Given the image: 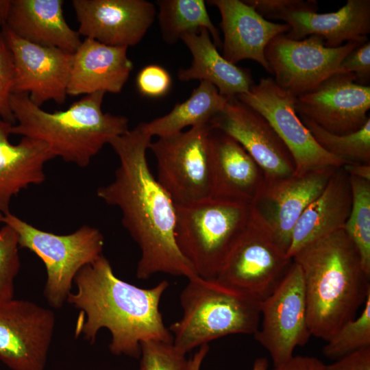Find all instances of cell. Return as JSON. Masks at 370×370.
Returning a JSON list of instances; mask_svg holds the SVG:
<instances>
[{"instance_id": "cell-1", "label": "cell", "mask_w": 370, "mask_h": 370, "mask_svg": "<svg viewBox=\"0 0 370 370\" xmlns=\"http://www.w3.org/2000/svg\"><path fill=\"white\" fill-rule=\"evenodd\" d=\"M151 136L143 123L113 138L110 145L119 159L114 179L97 190V196L118 207L122 224L140 250L136 277L147 280L158 273L198 276L175 240L176 206L151 173L147 150Z\"/></svg>"}, {"instance_id": "cell-2", "label": "cell", "mask_w": 370, "mask_h": 370, "mask_svg": "<svg viewBox=\"0 0 370 370\" xmlns=\"http://www.w3.org/2000/svg\"><path fill=\"white\" fill-rule=\"evenodd\" d=\"M66 301L79 310L75 334L90 343L106 328L111 334L110 351L115 355L138 358L142 342H173L159 309L161 297L169 286L162 280L143 288L117 278L103 255L77 273Z\"/></svg>"}, {"instance_id": "cell-3", "label": "cell", "mask_w": 370, "mask_h": 370, "mask_svg": "<svg viewBox=\"0 0 370 370\" xmlns=\"http://www.w3.org/2000/svg\"><path fill=\"white\" fill-rule=\"evenodd\" d=\"M292 260L302 272L311 336L326 342L363 306L370 276L343 229L306 244Z\"/></svg>"}, {"instance_id": "cell-4", "label": "cell", "mask_w": 370, "mask_h": 370, "mask_svg": "<svg viewBox=\"0 0 370 370\" xmlns=\"http://www.w3.org/2000/svg\"><path fill=\"white\" fill-rule=\"evenodd\" d=\"M85 95L67 109L47 112L25 93H12L10 106L15 120L11 134L42 140L52 153L66 162L86 167L103 147L128 130V119L103 112L104 95Z\"/></svg>"}, {"instance_id": "cell-5", "label": "cell", "mask_w": 370, "mask_h": 370, "mask_svg": "<svg viewBox=\"0 0 370 370\" xmlns=\"http://www.w3.org/2000/svg\"><path fill=\"white\" fill-rule=\"evenodd\" d=\"M180 301L182 316L169 330L185 354L227 335L254 334L259 327L260 301L217 278L189 279Z\"/></svg>"}, {"instance_id": "cell-6", "label": "cell", "mask_w": 370, "mask_h": 370, "mask_svg": "<svg viewBox=\"0 0 370 370\" xmlns=\"http://www.w3.org/2000/svg\"><path fill=\"white\" fill-rule=\"evenodd\" d=\"M175 240L202 278H216L246 231L253 206L212 197L176 205Z\"/></svg>"}, {"instance_id": "cell-7", "label": "cell", "mask_w": 370, "mask_h": 370, "mask_svg": "<svg viewBox=\"0 0 370 370\" xmlns=\"http://www.w3.org/2000/svg\"><path fill=\"white\" fill-rule=\"evenodd\" d=\"M3 223L16 232L19 247L29 249L43 262L47 272L43 294L53 308H60L66 301L79 271L103 255L104 238L95 227L84 225L71 234H56L11 212L3 215Z\"/></svg>"}, {"instance_id": "cell-8", "label": "cell", "mask_w": 370, "mask_h": 370, "mask_svg": "<svg viewBox=\"0 0 370 370\" xmlns=\"http://www.w3.org/2000/svg\"><path fill=\"white\" fill-rule=\"evenodd\" d=\"M211 131L210 123H201L149 146L157 162V180L176 205L211 197Z\"/></svg>"}, {"instance_id": "cell-9", "label": "cell", "mask_w": 370, "mask_h": 370, "mask_svg": "<svg viewBox=\"0 0 370 370\" xmlns=\"http://www.w3.org/2000/svg\"><path fill=\"white\" fill-rule=\"evenodd\" d=\"M291 263L254 208L246 231L216 278L262 301L276 288Z\"/></svg>"}, {"instance_id": "cell-10", "label": "cell", "mask_w": 370, "mask_h": 370, "mask_svg": "<svg viewBox=\"0 0 370 370\" xmlns=\"http://www.w3.org/2000/svg\"><path fill=\"white\" fill-rule=\"evenodd\" d=\"M365 42L328 47L317 35L296 40L284 34L270 41L265 57L276 84L297 97L312 91L335 74L343 59Z\"/></svg>"}, {"instance_id": "cell-11", "label": "cell", "mask_w": 370, "mask_h": 370, "mask_svg": "<svg viewBox=\"0 0 370 370\" xmlns=\"http://www.w3.org/2000/svg\"><path fill=\"white\" fill-rule=\"evenodd\" d=\"M261 114L289 150L295 174L323 167H343L350 162L323 149L297 115L296 97L280 88L271 77H262L247 93L236 97Z\"/></svg>"}, {"instance_id": "cell-12", "label": "cell", "mask_w": 370, "mask_h": 370, "mask_svg": "<svg viewBox=\"0 0 370 370\" xmlns=\"http://www.w3.org/2000/svg\"><path fill=\"white\" fill-rule=\"evenodd\" d=\"M259 327L256 340L269 353L273 367L288 361L295 349L306 345L311 334L306 314L304 278L292 260L273 291L260 301Z\"/></svg>"}, {"instance_id": "cell-13", "label": "cell", "mask_w": 370, "mask_h": 370, "mask_svg": "<svg viewBox=\"0 0 370 370\" xmlns=\"http://www.w3.org/2000/svg\"><path fill=\"white\" fill-rule=\"evenodd\" d=\"M54 328L49 308L14 298L1 303V360L13 370H43Z\"/></svg>"}, {"instance_id": "cell-14", "label": "cell", "mask_w": 370, "mask_h": 370, "mask_svg": "<svg viewBox=\"0 0 370 370\" xmlns=\"http://www.w3.org/2000/svg\"><path fill=\"white\" fill-rule=\"evenodd\" d=\"M1 33L13 59L12 93L27 94L40 107L51 100L64 103L73 53L22 39L5 26Z\"/></svg>"}, {"instance_id": "cell-15", "label": "cell", "mask_w": 370, "mask_h": 370, "mask_svg": "<svg viewBox=\"0 0 370 370\" xmlns=\"http://www.w3.org/2000/svg\"><path fill=\"white\" fill-rule=\"evenodd\" d=\"M210 124L233 138L247 151L263 171L265 181L284 179L295 173L289 150L269 122L236 97L228 99Z\"/></svg>"}, {"instance_id": "cell-16", "label": "cell", "mask_w": 370, "mask_h": 370, "mask_svg": "<svg viewBox=\"0 0 370 370\" xmlns=\"http://www.w3.org/2000/svg\"><path fill=\"white\" fill-rule=\"evenodd\" d=\"M295 109L298 116L331 133L348 134L370 119V86L356 83L353 74L335 73L312 91L297 96Z\"/></svg>"}, {"instance_id": "cell-17", "label": "cell", "mask_w": 370, "mask_h": 370, "mask_svg": "<svg viewBox=\"0 0 370 370\" xmlns=\"http://www.w3.org/2000/svg\"><path fill=\"white\" fill-rule=\"evenodd\" d=\"M337 169L319 167L284 179L265 182L252 206L286 254L296 223L305 209L323 191Z\"/></svg>"}, {"instance_id": "cell-18", "label": "cell", "mask_w": 370, "mask_h": 370, "mask_svg": "<svg viewBox=\"0 0 370 370\" xmlns=\"http://www.w3.org/2000/svg\"><path fill=\"white\" fill-rule=\"evenodd\" d=\"M72 5L80 36L127 48L143 40L156 14L145 0H73Z\"/></svg>"}, {"instance_id": "cell-19", "label": "cell", "mask_w": 370, "mask_h": 370, "mask_svg": "<svg viewBox=\"0 0 370 370\" xmlns=\"http://www.w3.org/2000/svg\"><path fill=\"white\" fill-rule=\"evenodd\" d=\"M207 3L215 6L221 14L222 56L234 64L243 60H254L271 74L265 49L275 37L287 33L289 26L267 20L244 1L210 0Z\"/></svg>"}, {"instance_id": "cell-20", "label": "cell", "mask_w": 370, "mask_h": 370, "mask_svg": "<svg viewBox=\"0 0 370 370\" xmlns=\"http://www.w3.org/2000/svg\"><path fill=\"white\" fill-rule=\"evenodd\" d=\"M210 149V197L253 205L266 182L258 164L236 140L213 127Z\"/></svg>"}, {"instance_id": "cell-21", "label": "cell", "mask_w": 370, "mask_h": 370, "mask_svg": "<svg viewBox=\"0 0 370 370\" xmlns=\"http://www.w3.org/2000/svg\"><path fill=\"white\" fill-rule=\"evenodd\" d=\"M127 51L85 38L73 53L67 95L121 92L134 67Z\"/></svg>"}, {"instance_id": "cell-22", "label": "cell", "mask_w": 370, "mask_h": 370, "mask_svg": "<svg viewBox=\"0 0 370 370\" xmlns=\"http://www.w3.org/2000/svg\"><path fill=\"white\" fill-rule=\"evenodd\" d=\"M277 20L289 26L284 34L293 40L317 35L328 47H338L345 41L365 42L370 32V0H347L336 12L328 13L288 12Z\"/></svg>"}, {"instance_id": "cell-23", "label": "cell", "mask_w": 370, "mask_h": 370, "mask_svg": "<svg viewBox=\"0 0 370 370\" xmlns=\"http://www.w3.org/2000/svg\"><path fill=\"white\" fill-rule=\"evenodd\" d=\"M13 124L0 117V212H10L12 199L32 184L45 180L44 166L54 158L48 145L28 137L13 145L9 136Z\"/></svg>"}, {"instance_id": "cell-24", "label": "cell", "mask_w": 370, "mask_h": 370, "mask_svg": "<svg viewBox=\"0 0 370 370\" xmlns=\"http://www.w3.org/2000/svg\"><path fill=\"white\" fill-rule=\"evenodd\" d=\"M62 0H11L5 27L29 42L73 53L82 40L64 16Z\"/></svg>"}, {"instance_id": "cell-25", "label": "cell", "mask_w": 370, "mask_h": 370, "mask_svg": "<svg viewBox=\"0 0 370 370\" xmlns=\"http://www.w3.org/2000/svg\"><path fill=\"white\" fill-rule=\"evenodd\" d=\"M352 207L349 176L338 168L323 191L303 212L296 223L287 256L306 244L343 229Z\"/></svg>"}, {"instance_id": "cell-26", "label": "cell", "mask_w": 370, "mask_h": 370, "mask_svg": "<svg viewBox=\"0 0 370 370\" xmlns=\"http://www.w3.org/2000/svg\"><path fill=\"white\" fill-rule=\"evenodd\" d=\"M181 40L190 51L193 60L189 67L179 69L177 77L180 81L209 82L228 99L248 92L255 84L249 69L231 63L219 53L206 29L185 34Z\"/></svg>"}, {"instance_id": "cell-27", "label": "cell", "mask_w": 370, "mask_h": 370, "mask_svg": "<svg viewBox=\"0 0 370 370\" xmlns=\"http://www.w3.org/2000/svg\"><path fill=\"white\" fill-rule=\"evenodd\" d=\"M228 99L214 85L201 81L187 99L177 103L168 114L143 123V127L151 137L174 135L186 127L210 123L224 109Z\"/></svg>"}, {"instance_id": "cell-28", "label": "cell", "mask_w": 370, "mask_h": 370, "mask_svg": "<svg viewBox=\"0 0 370 370\" xmlns=\"http://www.w3.org/2000/svg\"><path fill=\"white\" fill-rule=\"evenodd\" d=\"M157 14L164 41L176 43L187 34L206 29L214 45L219 49L222 40L219 29L212 22L204 0H158Z\"/></svg>"}, {"instance_id": "cell-29", "label": "cell", "mask_w": 370, "mask_h": 370, "mask_svg": "<svg viewBox=\"0 0 370 370\" xmlns=\"http://www.w3.org/2000/svg\"><path fill=\"white\" fill-rule=\"evenodd\" d=\"M349 182L352 207L343 230L358 253L362 269L370 276V181L349 176Z\"/></svg>"}, {"instance_id": "cell-30", "label": "cell", "mask_w": 370, "mask_h": 370, "mask_svg": "<svg viewBox=\"0 0 370 370\" xmlns=\"http://www.w3.org/2000/svg\"><path fill=\"white\" fill-rule=\"evenodd\" d=\"M299 117L317 143L328 152L350 163L370 164V119L359 130L338 135L325 130L308 118Z\"/></svg>"}, {"instance_id": "cell-31", "label": "cell", "mask_w": 370, "mask_h": 370, "mask_svg": "<svg viewBox=\"0 0 370 370\" xmlns=\"http://www.w3.org/2000/svg\"><path fill=\"white\" fill-rule=\"evenodd\" d=\"M367 347H370V293L360 314L344 323L326 341L323 354L336 360Z\"/></svg>"}, {"instance_id": "cell-32", "label": "cell", "mask_w": 370, "mask_h": 370, "mask_svg": "<svg viewBox=\"0 0 370 370\" xmlns=\"http://www.w3.org/2000/svg\"><path fill=\"white\" fill-rule=\"evenodd\" d=\"M16 232L8 225L0 229V304L14 298V280L21 268Z\"/></svg>"}, {"instance_id": "cell-33", "label": "cell", "mask_w": 370, "mask_h": 370, "mask_svg": "<svg viewBox=\"0 0 370 370\" xmlns=\"http://www.w3.org/2000/svg\"><path fill=\"white\" fill-rule=\"evenodd\" d=\"M186 354L173 342L149 340L140 344L138 370H186Z\"/></svg>"}, {"instance_id": "cell-34", "label": "cell", "mask_w": 370, "mask_h": 370, "mask_svg": "<svg viewBox=\"0 0 370 370\" xmlns=\"http://www.w3.org/2000/svg\"><path fill=\"white\" fill-rule=\"evenodd\" d=\"M14 74L12 56L0 31V117L12 124L15 123V120L10 106V97Z\"/></svg>"}, {"instance_id": "cell-35", "label": "cell", "mask_w": 370, "mask_h": 370, "mask_svg": "<svg viewBox=\"0 0 370 370\" xmlns=\"http://www.w3.org/2000/svg\"><path fill=\"white\" fill-rule=\"evenodd\" d=\"M172 80L169 73L158 64H149L140 70L136 78L138 91L143 96L158 98L166 95Z\"/></svg>"}, {"instance_id": "cell-36", "label": "cell", "mask_w": 370, "mask_h": 370, "mask_svg": "<svg viewBox=\"0 0 370 370\" xmlns=\"http://www.w3.org/2000/svg\"><path fill=\"white\" fill-rule=\"evenodd\" d=\"M267 20L278 19L284 13L304 10L317 12L318 3L314 0H244Z\"/></svg>"}, {"instance_id": "cell-37", "label": "cell", "mask_w": 370, "mask_h": 370, "mask_svg": "<svg viewBox=\"0 0 370 370\" xmlns=\"http://www.w3.org/2000/svg\"><path fill=\"white\" fill-rule=\"evenodd\" d=\"M336 73L353 74L355 82L369 86L370 81V42L363 44L350 52L341 62Z\"/></svg>"}, {"instance_id": "cell-38", "label": "cell", "mask_w": 370, "mask_h": 370, "mask_svg": "<svg viewBox=\"0 0 370 370\" xmlns=\"http://www.w3.org/2000/svg\"><path fill=\"white\" fill-rule=\"evenodd\" d=\"M326 370H370V347L336 360L325 366Z\"/></svg>"}, {"instance_id": "cell-39", "label": "cell", "mask_w": 370, "mask_h": 370, "mask_svg": "<svg viewBox=\"0 0 370 370\" xmlns=\"http://www.w3.org/2000/svg\"><path fill=\"white\" fill-rule=\"evenodd\" d=\"M319 358L310 356H293L286 362L273 367L271 370H326Z\"/></svg>"}, {"instance_id": "cell-40", "label": "cell", "mask_w": 370, "mask_h": 370, "mask_svg": "<svg viewBox=\"0 0 370 370\" xmlns=\"http://www.w3.org/2000/svg\"><path fill=\"white\" fill-rule=\"evenodd\" d=\"M209 351L208 344L199 347V350L194 356L188 360L186 370H200L201 363ZM269 362L267 358H258L253 365L252 370H268Z\"/></svg>"}, {"instance_id": "cell-41", "label": "cell", "mask_w": 370, "mask_h": 370, "mask_svg": "<svg viewBox=\"0 0 370 370\" xmlns=\"http://www.w3.org/2000/svg\"><path fill=\"white\" fill-rule=\"evenodd\" d=\"M345 171L349 175L370 181V164L349 163L343 166Z\"/></svg>"}, {"instance_id": "cell-42", "label": "cell", "mask_w": 370, "mask_h": 370, "mask_svg": "<svg viewBox=\"0 0 370 370\" xmlns=\"http://www.w3.org/2000/svg\"><path fill=\"white\" fill-rule=\"evenodd\" d=\"M11 0H0V27H3L7 21Z\"/></svg>"}, {"instance_id": "cell-43", "label": "cell", "mask_w": 370, "mask_h": 370, "mask_svg": "<svg viewBox=\"0 0 370 370\" xmlns=\"http://www.w3.org/2000/svg\"><path fill=\"white\" fill-rule=\"evenodd\" d=\"M3 214L1 212H0V223H3Z\"/></svg>"}]
</instances>
